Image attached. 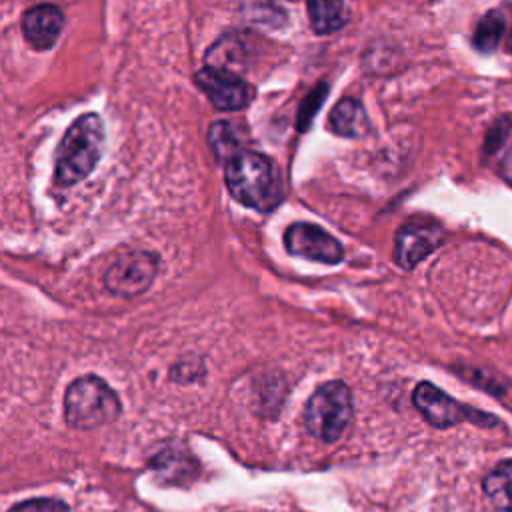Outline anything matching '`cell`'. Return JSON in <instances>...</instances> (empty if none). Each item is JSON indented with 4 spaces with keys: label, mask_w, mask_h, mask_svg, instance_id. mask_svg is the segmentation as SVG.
Masks as SVG:
<instances>
[{
    "label": "cell",
    "mask_w": 512,
    "mask_h": 512,
    "mask_svg": "<svg viewBox=\"0 0 512 512\" xmlns=\"http://www.w3.org/2000/svg\"><path fill=\"white\" fill-rule=\"evenodd\" d=\"M106 148V126L100 114H80L62 134L54 152L52 180L60 188H70L88 178Z\"/></svg>",
    "instance_id": "1"
},
{
    "label": "cell",
    "mask_w": 512,
    "mask_h": 512,
    "mask_svg": "<svg viewBox=\"0 0 512 512\" xmlns=\"http://www.w3.org/2000/svg\"><path fill=\"white\" fill-rule=\"evenodd\" d=\"M224 182L230 196L246 208L270 212L282 202L280 174L274 162L252 150H244L224 164Z\"/></svg>",
    "instance_id": "2"
},
{
    "label": "cell",
    "mask_w": 512,
    "mask_h": 512,
    "mask_svg": "<svg viewBox=\"0 0 512 512\" xmlns=\"http://www.w3.org/2000/svg\"><path fill=\"white\" fill-rule=\"evenodd\" d=\"M122 412V402L110 384L94 374L72 380L64 394L66 424L76 430H94L114 422Z\"/></svg>",
    "instance_id": "3"
},
{
    "label": "cell",
    "mask_w": 512,
    "mask_h": 512,
    "mask_svg": "<svg viewBox=\"0 0 512 512\" xmlns=\"http://www.w3.org/2000/svg\"><path fill=\"white\" fill-rule=\"evenodd\" d=\"M354 416L352 392L342 380L320 384L306 402L304 426L320 442H336Z\"/></svg>",
    "instance_id": "4"
},
{
    "label": "cell",
    "mask_w": 512,
    "mask_h": 512,
    "mask_svg": "<svg viewBox=\"0 0 512 512\" xmlns=\"http://www.w3.org/2000/svg\"><path fill=\"white\" fill-rule=\"evenodd\" d=\"M414 406L424 416V420L434 428H450L460 422H472L478 426H496L498 420L482 410H476L472 406L460 404L452 396H448L444 390H440L436 384L424 380L416 384L412 392Z\"/></svg>",
    "instance_id": "5"
},
{
    "label": "cell",
    "mask_w": 512,
    "mask_h": 512,
    "mask_svg": "<svg viewBox=\"0 0 512 512\" xmlns=\"http://www.w3.org/2000/svg\"><path fill=\"white\" fill-rule=\"evenodd\" d=\"M160 268V256L150 250H128L120 254L104 272V288L120 298L144 294Z\"/></svg>",
    "instance_id": "6"
},
{
    "label": "cell",
    "mask_w": 512,
    "mask_h": 512,
    "mask_svg": "<svg viewBox=\"0 0 512 512\" xmlns=\"http://www.w3.org/2000/svg\"><path fill=\"white\" fill-rule=\"evenodd\" d=\"M446 238L442 224L428 216H414L406 220L394 240V262L406 270L414 268L428 254H432Z\"/></svg>",
    "instance_id": "7"
},
{
    "label": "cell",
    "mask_w": 512,
    "mask_h": 512,
    "mask_svg": "<svg viewBox=\"0 0 512 512\" xmlns=\"http://www.w3.org/2000/svg\"><path fill=\"white\" fill-rule=\"evenodd\" d=\"M194 82L210 104L224 112L244 110L254 98V86L238 74L204 66L194 74Z\"/></svg>",
    "instance_id": "8"
},
{
    "label": "cell",
    "mask_w": 512,
    "mask_h": 512,
    "mask_svg": "<svg viewBox=\"0 0 512 512\" xmlns=\"http://www.w3.org/2000/svg\"><path fill=\"white\" fill-rule=\"evenodd\" d=\"M284 248L292 256L322 264H338L344 258L342 244L324 228L310 222H294L284 232Z\"/></svg>",
    "instance_id": "9"
},
{
    "label": "cell",
    "mask_w": 512,
    "mask_h": 512,
    "mask_svg": "<svg viewBox=\"0 0 512 512\" xmlns=\"http://www.w3.org/2000/svg\"><path fill=\"white\" fill-rule=\"evenodd\" d=\"M254 56V42L252 36L246 32H226L220 38H216L204 52V66L238 74L242 76Z\"/></svg>",
    "instance_id": "10"
},
{
    "label": "cell",
    "mask_w": 512,
    "mask_h": 512,
    "mask_svg": "<svg viewBox=\"0 0 512 512\" xmlns=\"http://www.w3.org/2000/svg\"><path fill=\"white\" fill-rule=\"evenodd\" d=\"M64 12L52 4H36L22 14V36L34 50H50L64 30Z\"/></svg>",
    "instance_id": "11"
},
{
    "label": "cell",
    "mask_w": 512,
    "mask_h": 512,
    "mask_svg": "<svg viewBox=\"0 0 512 512\" xmlns=\"http://www.w3.org/2000/svg\"><path fill=\"white\" fill-rule=\"evenodd\" d=\"M148 466L156 472V476L168 484L184 486L198 478V462L182 442H166L162 448L152 452L148 458Z\"/></svg>",
    "instance_id": "12"
},
{
    "label": "cell",
    "mask_w": 512,
    "mask_h": 512,
    "mask_svg": "<svg viewBox=\"0 0 512 512\" xmlns=\"http://www.w3.org/2000/svg\"><path fill=\"white\" fill-rule=\"evenodd\" d=\"M328 128L344 138H358L368 130V116L354 98H342L328 116Z\"/></svg>",
    "instance_id": "13"
},
{
    "label": "cell",
    "mask_w": 512,
    "mask_h": 512,
    "mask_svg": "<svg viewBox=\"0 0 512 512\" xmlns=\"http://www.w3.org/2000/svg\"><path fill=\"white\" fill-rule=\"evenodd\" d=\"M208 146L220 164H226L240 152H244V132L228 120H214L206 134Z\"/></svg>",
    "instance_id": "14"
},
{
    "label": "cell",
    "mask_w": 512,
    "mask_h": 512,
    "mask_svg": "<svg viewBox=\"0 0 512 512\" xmlns=\"http://www.w3.org/2000/svg\"><path fill=\"white\" fill-rule=\"evenodd\" d=\"M308 20L316 34H332L348 22L344 0H306Z\"/></svg>",
    "instance_id": "15"
},
{
    "label": "cell",
    "mask_w": 512,
    "mask_h": 512,
    "mask_svg": "<svg viewBox=\"0 0 512 512\" xmlns=\"http://www.w3.org/2000/svg\"><path fill=\"white\" fill-rule=\"evenodd\" d=\"M482 490L496 510L512 512V458L498 462L484 476Z\"/></svg>",
    "instance_id": "16"
},
{
    "label": "cell",
    "mask_w": 512,
    "mask_h": 512,
    "mask_svg": "<svg viewBox=\"0 0 512 512\" xmlns=\"http://www.w3.org/2000/svg\"><path fill=\"white\" fill-rule=\"evenodd\" d=\"M244 16L262 28H280L288 22V12L278 0H244Z\"/></svg>",
    "instance_id": "17"
},
{
    "label": "cell",
    "mask_w": 512,
    "mask_h": 512,
    "mask_svg": "<svg viewBox=\"0 0 512 512\" xmlns=\"http://www.w3.org/2000/svg\"><path fill=\"white\" fill-rule=\"evenodd\" d=\"M504 24H506V20L500 10L486 12L474 30V36H472L474 46L480 52H492L504 34Z\"/></svg>",
    "instance_id": "18"
},
{
    "label": "cell",
    "mask_w": 512,
    "mask_h": 512,
    "mask_svg": "<svg viewBox=\"0 0 512 512\" xmlns=\"http://www.w3.org/2000/svg\"><path fill=\"white\" fill-rule=\"evenodd\" d=\"M326 94H328L326 84H318V86L306 96V100H304L302 106H300V114H298V130H300V132H304V130L310 126V122H312L316 110L320 108V104L324 102Z\"/></svg>",
    "instance_id": "19"
},
{
    "label": "cell",
    "mask_w": 512,
    "mask_h": 512,
    "mask_svg": "<svg viewBox=\"0 0 512 512\" xmlns=\"http://www.w3.org/2000/svg\"><path fill=\"white\" fill-rule=\"evenodd\" d=\"M8 512H70V508L58 498H30L14 504Z\"/></svg>",
    "instance_id": "20"
},
{
    "label": "cell",
    "mask_w": 512,
    "mask_h": 512,
    "mask_svg": "<svg viewBox=\"0 0 512 512\" xmlns=\"http://www.w3.org/2000/svg\"><path fill=\"white\" fill-rule=\"evenodd\" d=\"M204 362L202 358H196V356H186L182 360H178L174 366H172V372L170 376L176 380V382H192V380H198L200 376H204Z\"/></svg>",
    "instance_id": "21"
},
{
    "label": "cell",
    "mask_w": 512,
    "mask_h": 512,
    "mask_svg": "<svg viewBox=\"0 0 512 512\" xmlns=\"http://www.w3.org/2000/svg\"><path fill=\"white\" fill-rule=\"evenodd\" d=\"M508 130H510V120L506 118H500L494 122V126L490 128V132L486 134V142H484V152L486 154H494L506 140L508 136Z\"/></svg>",
    "instance_id": "22"
},
{
    "label": "cell",
    "mask_w": 512,
    "mask_h": 512,
    "mask_svg": "<svg viewBox=\"0 0 512 512\" xmlns=\"http://www.w3.org/2000/svg\"><path fill=\"white\" fill-rule=\"evenodd\" d=\"M502 174L512 182V148H510V152L506 154V158L502 162Z\"/></svg>",
    "instance_id": "23"
},
{
    "label": "cell",
    "mask_w": 512,
    "mask_h": 512,
    "mask_svg": "<svg viewBox=\"0 0 512 512\" xmlns=\"http://www.w3.org/2000/svg\"><path fill=\"white\" fill-rule=\"evenodd\" d=\"M508 46H510V50H512V34H510V42H508Z\"/></svg>",
    "instance_id": "24"
}]
</instances>
